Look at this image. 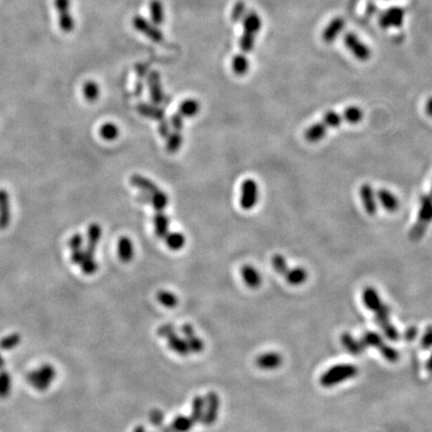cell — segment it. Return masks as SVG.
Here are the masks:
<instances>
[{
	"instance_id": "40",
	"label": "cell",
	"mask_w": 432,
	"mask_h": 432,
	"mask_svg": "<svg viewBox=\"0 0 432 432\" xmlns=\"http://www.w3.org/2000/svg\"><path fill=\"white\" fill-rule=\"evenodd\" d=\"M186 342L189 348V351L195 354H198L204 349V342L201 338L196 336L195 333L186 336Z\"/></svg>"
},
{
	"instance_id": "57",
	"label": "cell",
	"mask_w": 432,
	"mask_h": 432,
	"mask_svg": "<svg viewBox=\"0 0 432 432\" xmlns=\"http://www.w3.org/2000/svg\"><path fill=\"white\" fill-rule=\"evenodd\" d=\"M426 367H427L428 371H432V356L429 358V360H428V362L426 364Z\"/></svg>"
},
{
	"instance_id": "42",
	"label": "cell",
	"mask_w": 432,
	"mask_h": 432,
	"mask_svg": "<svg viewBox=\"0 0 432 432\" xmlns=\"http://www.w3.org/2000/svg\"><path fill=\"white\" fill-rule=\"evenodd\" d=\"M271 263L274 270L277 272L278 274H281V275H284L287 269L289 268L287 266V262L285 258L281 254H275L271 259Z\"/></svg>"
},
{
	"instance_id": "45",
	"label": "cell",
	"mask_w": 432,
	"mask_h": 432,
	"mask_svg": "<svg viewBox=\"0 0 432 432\" xmlns=\"http://www.w3.org/2000/svg\"><path fill=\"white\" fill-rule=\"evenodd\" d=\"M379 351L382 354V356L389 362H396L399 358L398 351L396 349H394L393 347H390L386 344H384L383 347Z\"/></svg>"
},
{
	"instance_id": "20",
	"label": "cell",
	"mask_w": 432,
	"mask_h": 432,
	"mask_svg": "<svg viewBox=\"0 0 432 432\" xmlns=\"http://www.w3.org/2000/svg\"><path fill=\"white\" fill-rule=\"evenodd\" d=\"M341 342L344 348L353 355H359L364 352L365 346L361 342V340H355L353 336H351L349 333H344L341 336Z\"/></svg>"
},
{
	"instance_id": "33",
	"label": "cell",
	"mask_w": 432,
	"mask_h": 432,
	"mask_svg": "<svg viewBox=\"0 0 432 432\" xmlns=\"http://www.w3.org/2000/svg\"><path fill=\"white\" fill-rule=\"evenodd\" d=\"M199 103L194 99H187L179 106V113L184 117H193L199 111Z\"/></svg>"
},
{
	"instance_id": "47",
	"label": "cell",
	"mask_w": 432,
	"mask_h": 432,
	"mask_svg": "<svg viewBox=\"0 0 432 432\" xmlns=\"http://www.w3.org/2000/svg\"><path fill=\"white\" fill-rule=\"evenodd\" d=\"M173 333H175V327L171 323L163 324V325L159 326V328L157 329V334L162 338H167Z\"/></svg>"
},
{
	"instance_id": "50",
	"label": "cell",
	"mask_w": 432,
	"mask_h": 432,
	"mask_svg": "<svg viewBox=\"0 0 432 432\" xmlns=\"http://www.w3.org/2000/svg\"><path fill=\"white\" fill-rule=\"evenodd\" d=\"M421 346L423 348H429L432 346V326H429L421 338Z\"/></svg>"
},
{
	"instance_id": "18",
	"label": "cell",
	"mask_w": 432,
	"mask_h": 432,
	"mask_svg": "<svg viewBox=\"0 0 432 432\" xmlns=\"http://www.w3.org/2000/svg\"><path fill=\"white\" fill-rule=\"evenodd\" d=\"M101 237V227L97 223H92L87 232V246L85 248V253L88 255L94 256V252L96 247L99 243Z\"/></svg>"
},
{
	"instance_id": "34",
	"label": "cell",
	"mask_w": 432,
	"mask_h": 432,
	"mask_svg": "<svg viewBox=\"0 0 432 432\" xmlns=\"http://www.w3.org/2000/svg\"><path fill=\"white\" fill-rule=\"evenodd\" d=\"M12 388V379L7 371H0V398L9 396Z\"/></svg>"
},
{
	"instance_id": "11",
	"label": "cell",
	"mask_w": 432,
	"mask_h": 432,
	"mask_svg": "<svg viewBox=\"0 0 432 432\" xmlns=\"http://www.w3.org/2000/svg\"><path fill=\"white\" fill-rule=\"evenodd\" d=\"M361 202L367 214L374 215L377 212V197L376 192L369 183H364L359 188Z\"/></svg>"
},
{
	"instance_id": "5",
	"label": "cell",
	"mask_w": 432,
	"mask_h": 432,
	"mask_svg": "<svg viewBox=\"0 0 432 432\" xmlns=\"http://www.w3.org/2000/svg\"><path fill=\"white\" fill-rule=\"evenodd\" d=\"M56 369L49 363L42 364L27 374V381L38 391L47 390L56 377Z\"/></svg>"
},
{
	"instance_id": "46",
	"label": "cell",
	"mask_w": 432,
	"mask_h": 432,
	"mask_svg": "<svg viewBox=\"0 0 432 432\" xmlns=\"http://www.w3.org/2000/svg\"><path fill=\"white\" fill-rule=\"evenodd\" d=\"M149 421L152 425H155L156 427H161L163 425V421H164V414L160 409H152L149 412Z\"/></svg>"
},
{
	"instance_id": "41",
	"label": "cell",
	"mask_w": 432,
	"mask_h": 432,
	"mask_svg": "<svg viewBox=\"0 0 432 432\" xmlns=\"http://www.w3.org/2000/svg\"><path fill=\"white\" fill-rule=\"evenodd\" d=\"M83 93H84L85 98L88 101L92 102V101H95L98 98L99 93H100V89H99V86H98V84L96 82H94V81H88L83 86Z\"/></svg>"
},
{
	"instance_id": "54",
	"label": "cell",
	"mask_w": 432,
	"mask_h": 432,
	"mask_svg": "<svg viewBox=\"0 0 432 432\" xmlns=\"http://www.w3.org/2000/svg\"><path fill=\"white\" fill-rule=\"evenodd\" d=\"M161 432H176L171 426H163Z\"/></svg>"
},
{
	"instance_id": "36",
	"label": "cell",
	"mask_w": 432,
	"mask_h": 432,
	"mask_svg": "<svg viewBox=\"0 0 432 432\" xmlns=\"http://www.w3.org/2000/svg\"><path fill=\"white\" fill-rule=\"evenodd\" d=\"M361 342L363 343V345L365 347H374V348H378L379 350L385 344L379 334H377L375 332H372V331L365 332L364 335L361 338Z\"/></svg>"
},
{
	"instance_id": "24",
	"label": "cell",
	"mask_w": 432,
	"mask_h": 432,
	"mask_svg": "<svg viewBox=\"0 0 432 432\" xmlns=\"http://www.w3.org/2000/svg\"><path fill=\"white\" fill-rule=\"evenodd\" d=\"M167 343L169 348L179 355L186 356L190 353L186 340L184 338H181L176 333H173L169 337H167Z\"/></svg>"
},
{
	"instance_id": "58",
	"label": "cell",
	"mask_w": 432,
	"mask_h": 432,
	"mask_svg": "<svg viewBox=\"0 0 432 432\" xmlns=\"http://www.w3.org/2000/svg\"><path fill=\"white\" fill-rule=\"evenodd\" d=\"M429 195H430V196H431V197H432V186H431V190H430V194H429Z\"/></svg>"
},
{
	"instance_id": "19",
	"label": "cell",
	"mask_w": 432,
	"mask_h": 432,
	"mask_svg": "<svg viewBox=\"0 0 432 432\" xmlns=\"http://www.w3.org/2000/svg\"><path fill=\"white\" fill-rule=\"evenodd\" d=\"M241 275L248 287L255 289L261 285L262 278L257 269L251 265H245L241 269Z\"/></svg>"
},
{
	"instance_id": "51",
	"label": "cell",
	"mask_w": 432,
	"mask_h": 432,
	"mask_svg": "<svg viewBox=\"0 0 432 432\" xmlns=\"http://www.w3.org/2000/svg\"><path fill=\"white\" fill-rule=\"evenodd\" d=\"M159 133H160V135L163 138H167V136L170 134V125H169V124L166 120H164V119L160 120Z\"/></svg>"
},
{
	"instance_id": "16",
	"label": "cell",
	"mask_w": 432,
	"mask_h": 432,
	"mask_svg": "<svg viewBox=\"0 0 432 432\" xmlns=\"http://www.w3.org/2000/svg\"><path fill=\"white\" fill-rule=\"evenodd\" d=\"M345 26V21L341 17L334 18L324 29L323 39L326 43H332L338 36Z\"/></svg>"
},
{
	"instance_id": "15",
	"label": "cell",
	"mask_w": 432,
	"mask_h": 432,
	"mask_svg": "<svg viewBox=\"0 0 432 432\" xmlns=\"http://www.w3.org/2000/svg\"><path fill=\"white\" fill-rule=\"evenodd\" d=\"M11 220L10 198L5 189H0V229L8 227Z\"/></svg>"
},
{
	"instance_id": "37",
	"label": "cell",
	"mask_w": 432,
	"mask_h": 432,
	"mask_svg": "<svg viewBox=\"0 0 432 432\" xmlns=\"http://www.w3.org/2000/svg\"><path fill=\"white\" fill-rule=\"evenodd\" d=\"M99 132H100L101 137L104 140L112 141V140H115L118 137L119 129H118V127L115 124L108 122V124H103L100 127V131Z\"/></svg>"
},
{
	"instance_id": "52",
	"label": "cell",
	"mask_w": 432,
	"mask_h": 432,
	"mask_svg": "<svg viewBox=\"0 0 432 432\" xmlns=\"http://www.w3.org/2000/svg\"><path fill=\"white\" fill-rule=\"evenodd\" d=\"M417 335V329L415 327H410L405 332V340H412Z\"/></svg>"
},
{
	"instance_id": "28",
	"label": "cell",
	"mask_w": 432,
	"mask_h": 432,
	"mask_svg": "<svg viewBox=\"0 0 432 432\" xmlns=\"http://www.w3.org/2000/svg\"><path fill=\"white\" fill-rule=\"evenodd\" d=\"M204 410H205V398L201 396L194 397L191 404V415H190L194 423L202 421L204 416Z\"/></svg>"
},
{
	"instance_id": "23",
	"label": "cell",
	"mask_w": 432,
	"mask_h": 432,
	"mask_svg": "<svg viewBox=\"0 0 432 432\" xmlns=\"http://www.w3.org/2000/svg\"><path fill=\"white\" fill-rule=\"evenodd\" d=\"M117 250H118V256L121 259V261L129 262L133 259V256H134L133 244L128 237L122 236L118 240Z\"/></svg>"
},
{
	"instance_id": "31",
	"label": "cell",
	"mask_w": 432,
	"mask_h": 432,
	"mask_svg": "<svg viewBox=\"0 0 432 432\" xmlns=\"http://www.w3.org/2000/svg\"><path fill=\"white\" fill-rule=\"evenodd\" d=\"M194 424L190 416L178 415L173 419L170 426L176 432H188L191 430Z\"/></svg>"
},
{
	"instance_id": "29",
	"label": "cell",
	"mask_w": 432,
	"mask_h": 432,
	"mask_svg": "<svg viewBox=\"0 0 432 432\" xmlns=\"http://www.w3.org/2000/svg\"><path fill=\"white\" fill-rule=\"evenodd\" d=\"M164 239L166 245L173 251H178L186 245V236L180 232H168Z\"/></svg>"
},
{
	"instance_id": "22",
	"label": "cell",
	"mask_w": 432,
	"mask_h": 432,
	"mask_svg": "<svg viewBox=\"0 0 432 432\" xmlns=\"http://www.w3.org/2000/svg\"><path fill=\"white\" fill-rule=\"evenodd\" d=\"M169 218L165 215L163 211H156L153 217L155 223V234L159 238H164L168 233L169 228Z\"/></svg>"
},
{
	"instance_id": "49",
	"label": "cell",
	"mask_w": 432,
	"mask_h": 432,
	"mask_svg": "<svg viewBox=\"0 0 432 432\" xmlns=\"http://www.w3.org/2000/svg\"><path fill=\"white\" fill-rule=\"evenodd\" d=\"M82 244H83V237L80 234H78V233L74 234L69 239V242H68V245H69L70 250L76 249V248H81Z\"/></svg>"
},
{
	"instance_id": "8",
	"label": "cell",
	"mask_w": 432,
	"mask_h": 432,
	"mask_svg": "<svg viewBox=\"0 0 432 432\" xmlns=\"http://www.w3.org/2000/svg\"><path fill=\"white\" fill-rule=\"evenodd\" d=\"M54 7L58 14V24L64 33L74 29L75 21L70 12V0H54Z\"/></svg>"
},
{
	"instance_id": "1",
	"label": "cell",
	"mask_w": 432,
	"mask_h": 432,
	"mask_svg": "<svg viewBox=\"0 0 432 432\" xmlns=\"http://www.w3.org/2000/svg\"><path fill=\"white\" fill-rule=\"evenodd\" d=\"M362 299L365 306L374 313L376 322L379 324L386 337L393 341L398 340V331L390 322V309L382 302L377 290L371 286L366 287L362 293Z\"/></svg>"
},
{
	"instance_id": "35",
	"label": "cell",
	"mask_w": 432,
	"mask_h": 432,
	"mask_svg": "<svg viewBox=\"0 0 432 432\" xmlns=\"http://www.w3.org/2000/svg\"><path fill=\"white\" fill-rule=\"evenodd\" d=\"M166 150L169 153H175L181 147L182 144V135L180 132L174 131L170 133L166 138Z\"/></svg>"
},
{
	"instance_id": "48",
	"label": "cell",
	"mask_w": 432,
	"mask_h": 432,
	"mask_svg": "<svg viewBox=\"0 0 432 432\" xmlns=\"http://www.w3.org/2000/svg\"><path fill=\"white\" fill-rule=\"evenodd\" d=\"M182 115L180 113H175L171 116L170 118V124L172 126V128L174 129V131L180 132L182 127H183V119H182Z\"/></svg>"
},
{
	"instance_id": "14",
	"label": "cell",
	"mask_w": 432,
	"mask_h": 432,
	"mask_svg": "<svg viewBox=\"0 0 432 432\" xmlns=\"http://www.w3.org/2000/svg\"><path fill=\"white\" fill-rule=\"evenodd\" d=\"M255 363L260 369L274 371L282 364V356L277 352L263 353L256 358Z\"/></svg>"
},
{
	"instance_id": "10",
	"label": "cell",
	"mask_w": 432,
	"mask_h": 432,
	"mask_svg": "<svg viewBox=\"0 0 432 432\" xmlns=\"http://www.w3.org/2000/svg\"><path fill=\"white\" fill-rule=\"evenodd\" d=\"M220 407V399L216 392L210 391L205 397V410L203 416V423L205 425H212L218 417Z\"/></svg>"
},
{
	"instance_id": "39",
	"label": "cell",
	"mask_w": 432,
	"mask_h": 432,
	"mask_svg": "<svg viewBox=\"0 0 432 432\" xmlns=\"http://www.w3.org/2000/svg\"><path fill=\"white\" fill-rule=\"evenodd\" d=\"M21 342V335L18 333H11L0 340V348L3 350H10L17 347Z\"/></svg>"
},
{
	"instance_id": "9",
	"label": "cell",
	"mask_w": 432,
	"mask_h": 432,
	"mask_svg": "<svg viewBox=\"0 0 432 432\" xmlns=\"http://www.w3.org/2000/svg\"><path fill=\"white\" fill-rule=\"evenodd\" d=\"M259 189L255 180L246 179L241 186L240 204L244 210L252 209L258 202Z\"/></svg>"
},
{
	"instance_id": "3",
	"label": "cell",
	"mask_w": 432,
	"mask_h": 432,
	"mask_svg": "<svg viewBox=\"0 0 432 432\" xmlns=\"http://www.w3.org/2000/svg\"><path fill=\"white\" fill-rule=\"evenodd\" d=\"M432 222V197L423 195L420 198V206L418 210L417 221L412 226L409 232V237L413 241L421 239Z\"/></svg>"
},
{
	"instance_id": "2",
	"label": "cell",
	"mask_w": 432,
	"mask_h": 432,
	"mask_svg": "<svg viewBox=\"0 0 432 432\" xmlns=\"http://www.w3.org/2000/svg\"><path fill=\"white\" fill-rule=\"evenodd\" d=\"M130 182L134 187L140 189L141 192H144L149 196V203L155 207L156 211H163L165 209L169 202L168 196L159 189L155 182L139 174L132 175Z\"/></svg>"
},
{
	"instance_id": "44",
	"label": "cell",
	"mask_w": 432,
	"mask_h": 432,
	"mask_svg": "<svg viewBox=\"0 0 432 432\" xmlns=\"http://www.w3.org/2000/svg\"><path fill=\"white\" fill-rule=\"evenodd\" d=\"M79 266L81 267L83 273L86 274V275H92L98 269V263L94 259V257L85 258Z\"/></svg>"
},
{
	"instance_id": "4",
	"label": "cell",
	"mask_w": 432,
	"mask_h": 432,
	"mask_svg": "<svg viewBox=\"0 0 432 432\" xmlns=\"http://www.w3.org/2000/svg\"><path fill=\"white\" fill-rule=\"evenodd\" d=\"M358 368L353 364H337L325 371L320 377V383L324 387H333L341 382L355 377Z\"/></svg>"
},
{
	"instance_id": "13",
	"label": "cell",
	"mask_w": 432,
	"mask_h": 432,
	"mask_svg": "<svg viewBox=\"0 0 432 432\" xmlns=\"http://www.w3.org/2000/svg\"><path fill=\"white\" fill-rule=\"evenodd\" d=\"M377 201L388 212H396L399 208L398 198L388 189L381 188L376 192Z\"/></svg>"
},
{
	"instance_id": "55",
	"label": "cell",
	"mask_w": 432,
	"mask_h": 432,
	"mask_svg": "<svg viewBox=\"0 0 432 432\" xmlns=\"http://www.w3.org/2000/svg\"><path fill=\"white\" fill-rule=\"evenodd\" d=\"M133 432H146V430H145V428L142 425H138V426H136L134 428Z\"/></svg>"
},
{
	"instance_id": "7",
	"label": "cell",
	"mask_w": 432,
	"mask_h": 432,
	"mask_svg": "<svg viewBox=\"0 0 432 432\" xmlns=\"http://www.w3.org/2000/svg\"><path fill=\"white\" fill-rule=\"evenodd\" d=\"M344 43L347 49L353 54V56L360 61H367L371 56V51L353 32L345 34Z\"/></svg>"
},
{
	"instance_id": "56",
	"label": "cell",
	"mask_w": 432,
	"mask_h": 432,
	"mask_svg": "<svg viewBox=\"0 0 432 432\" xmlns=\"http://www.w3.org/2000/svg\"><path fill=\"white\" fill-rule=\"evenodd\" d=\"M4 365H5V361H4L3 357H2V355L0 354V371L4 369Z\"/></svg>"
},
{
	"instance_id": "30",
	"label": "cell",
	"mask_w": 432,
	"mask_h": 432,
	"mask_svg": "<svg viewBox=\"0 0 432 432\" xmlns=\"http://www.w3.org/2000/svg\"><path fill=\"white\" fill-rule=\"evenodd\" d=\"M342 114L344 121L350 124H359L364 117L363 110L358 106H349L343 110Z\"/></svg>"
},
{
	"instance_id": "32",
	"label": "cell",
	"mask_w": 432,
	"mask_h": 432,
	"mask_svg": "<svg viewBox=\"0 0 432 432\" xmlns=\"http://www.w3.org/2000/svg\"><path fill=\"white\" fill-rule=\"evenodd\" d=\"M156 298H157V300L160 304H162L163 306H165L167 308H173L178 303L177 296L175 294H173L172 292L166 291V290L158 291L157 294H156Z\"/></svg>"
},
{
	"instance_id": "21",
	"label": "cell",
	"mask_w": 432,
	"mask_h": 432,
	"mask_svg": "<svg viewBox=\"0 0 432 432\" xmlns=\"http://www.w3.org/2000/svg\"><path fill=\"white\" fill-rule=\"evenodd\" d=\"M283 276L290 285L297 286V285L303 284L307 280L308 273L306 269L302 267H295V268H288Z\"/></svg>"
},
{
	"instance_id": "25",
	"label": "cell",
	"mask_w": 432,
	"mask_h": 432,
	"mask_svg": "<svg viewBox=\"0 0 432 432\" xmlns=\"http://www.w3.org/2000/svg\"><path fill=\"white\" fill-rule=\"evenodd\" d=\"M326 133H327V130L320 124V122H316L309 126L308 128L305 130L304 137L308 142L315 143L322 140L325 137Z\"/></svg>"
},
{
	"instance_id": "53",
	"label": "cell",
	"mask_w": 432,
	"mask_h": 432,
	"mask_svg": "<svg viewBox=\"0 0 432 432\" xmlns=\"http://www.w3.org/2000/svg\"><path fill=\"white\" fill-rule=\"evenodd\" d=\"M425 112L426 114L432 118V96L430 98H428V100L426 101L425 104Z\"/></svg>"
},
{
	"instance_id": "12",
	"label": "cell",
	"mask_w": 432,
	"mask_h": 432,
	"mask_svg": "<svg viewBox=\"0 0 432 432\" xmlns=\"http://www.w3.org/2000/svg\"><path fill=\"white\" fill-rule=\"evenodd\" d=\"M404 18V10L402 8H390L385 11L379 19L380 25L383 28L400 27Z\"/></svg>"
},
{
	"instance_id": "38",
	"label": "cell",
	"mask_w": 432,
	"mask_h": 432,
	"mask_svg": "<svg viewBox=\"0 0 432 432\" xmlns=\"http://www.w3.org/2000/svg\"><path fill=\"white\" fill-rule=\"evenodd\" d=\"M232 68L236 75L242 76L249 69V60L244 55H236L232 60Z\"/></svg>"
},
{
	"instance_id": "17",
	"label": "cell",
	"mask_w": 432,
	"mask_h": 432,
	"mask_svg": "<svg viewBox=\"0 0 432 432\" xmlns=\"http://www.w3.org/2000/svg\"><path fill=\"white\" fill-rule=\"evenodd\" d=\"M148 85H149V91H150V98L153 101V103L158 105L163 102L164 95L161 89L160 84V78L157 72H152L148 78Z\"/></svg>"
},
{
	"instance_id": "26",
	"label": "cell",
	"mask_w": 432,
	"mask_h": 432,
	"mask_svg": "<svg viewBox=\"0 0 432 432\" xmlns=\"http://www.w3.org/2000/svg\"><path fill=\"white\" fill-rule=\"evenodd\" d=\"M137 110L140 114L150 117L153 119H157L158 121L162 120L164 118V110L158 106L150 105L146 103H140L137 105Z\"/></svg>"
},
{
	"instance_id": "27",
	"label": "cell",
	"mask_w": 432,
	"mask_h": 432,
	"mask_svg": "<svg viewBox=\"0 0 432 432\" xmlns=\"http://www.w3.org/2000/svg\"><path fill=\"white\" fill-rule=\"evenodd\" d=\"M319 122L328 131L330 128L338 127L345 121H344V117L342 113L330 110L323 115V118Z\"/></svg>"
},
{
	"instance_id": "43",
	"label": "cell",
	"mask_w": 432,
	"mask_h": 432,
	"mask_svg": "<svg viewBox=\"0 0 432 432\" xmlns=\"http://www.w3.org/2000/svg\"><path fill=\"white\" fill-rule=\"evenodd\" d=\"M150 12H151V16H152V19H153V22L155 24L158 25L163 21V18H164L163 9H162V5L159 1L155 0V1L151 2Z\"/></svg>"
},
{
	"instance_id": "6",
	"label": "cell",
	"mask_w": 432,
	"mask_h": 432,
	"mask_svg": "<svg viewBox=\"0 0 432 432\" xmlns=\"http://www.w3.org/2000/svg\"><path fill=\"white\" fill-rule=\"evenodd\" d=\"M261 28V19L255 12H249L244 19V34L240 41L243 52H250L254 45V39Z\"/></svg>"
}]
</instances>
